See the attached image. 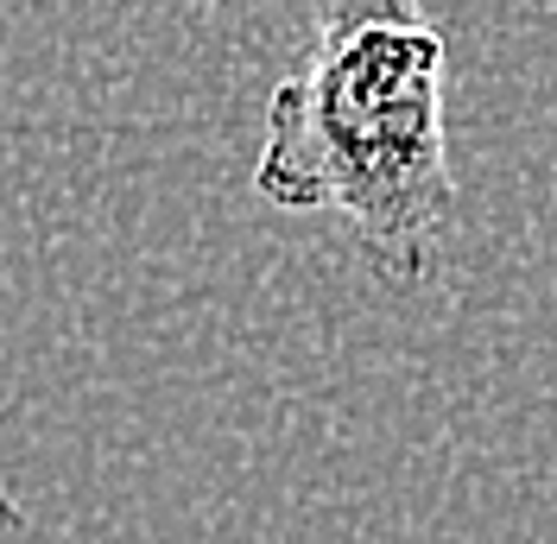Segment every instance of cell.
Wrapping results in <instances>:
<instances>
[{"instance_id":"6da1fadb","label":"cell","mask_w":557,"mask_h":544,"mask_svg":"<svg viewBox=\"0 0 557 544\" xmlns=\"http://www.w3.org/2000/svg\"><path fill=\"white\" fill-rule=\"evenodd\" d=\"M444 76L418 0H311V51L267 102L253 197L336 215L381 285L424 292L456 222Z\"/></svg>"},{"instance_id":"7a4b0ae2","label":"cell","mask_w":557,"mask_h":544,"mask_svg":"<svg viewBox=\"0 0 557 544\" xmlns=\"http://www.w3.org/2000/svg\"><path fill=\"white\" fill-rule=\"evenodd\" d=\"M20 519H26V512H20V500H13V487L0 481V539H7V532H20Z\"/></svg>"}]
</instances>
